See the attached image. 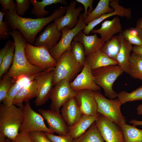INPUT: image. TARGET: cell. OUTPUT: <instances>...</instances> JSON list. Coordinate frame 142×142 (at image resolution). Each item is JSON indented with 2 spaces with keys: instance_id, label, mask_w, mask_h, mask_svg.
Instances as JSON below:
<instances>
[{
  "instance_id": "obj_44",
  "label": "cell",
  "mask_w": 142,
  "mask_h": 142,
  "mask_svg": "<svg viewBox=\"0 0 142 142\" xmlns=\"http://www.w3.org/2000/svg\"><path fill=\"white\" fill-rule=\"evenodd\" d=\"M12 142H34L29 133L20 131L14 139Z\"/></svg>"
},
{
  "instance_id": "obj_10",
  "label": "cell",
  "mask_w": 142,
  "mask_h": 142,
  "mask_svg": "<svg viewBox=\"0 0 142 142\" xmlns=\"http://www.w3.org/2000/svg\"><path fill=\"white\" fill-rule=\"evenodd\" d=\"M69 82L62 80L53 87L49 96L51 101L50 110L60 113V108L68 100L75 97L76 92L71 88Z\"/></svg>"
},
{
  "instance_id": "obj_23",
  "label": "cell",
  "mask_w": 142,
  "mask_h": 142,
  "mask_svg": "<svg viewBox=\"0 0 142 142\" xmlns=\"http://www.w3.org/2000/svg\"><path fill=\"white\" fill-rule=\"evenodd\" d=\"M85 62L92 70L107 66L118 65L116 60L110 58L101 50L86 56Z\"/></svg>"
},
{
  "instance_id": "obj_1",
  "label": "cell",
  "mask_w": 142,
  "mask_h": 142,
  "mask_svg": "<svg viewBox=\"0 0 142 142\" xmlns=\"http://www.w3.org/2000/svg\"><path fill=\"white\" fill-rule=\"evenodd\" d=\"M66 11V6H62L55 9L48 17L34 19L23 17L17 15L16 12L7 11L4 17L10 30H18L25 37L27 43L34 45L38 33L55 19L64 15Z\"/></svg>"
},
{
  "instance_id": "obj_16",
  "label": "cell",
  "mask_w": 142,
  "mask_h": 142,
  "mask_svg": "<svg viewBox=\"0 0 142 142\" xmlns=\"http://www.w3.org/2000/svg\"><path fill=\"white\" fill-rule=\"evenodd\" d=\"M38 111L47 121L49 128L54 133L62 136L68 135L69 127L59 113L41 109H39Z\"/></svg>"
},
{
  "instance_id": "obj_47",
  "label": "cell",
  "mask_w": 142,
  "mask_h": 142,
  "mask_svg": "<svg viewBox=\"0 0 142 142\" xmlns=\"http://www.w3.org/2000/svg\"><path fill=\"white\" fill-rule=\"evenodd\" d=\"M129 123L132 124L135 126L138 125L142 126V121L138 120L135 119H131L129 121Z\"/></svg>"
},
{
  "instance_id": "obj_31",
  "label": "cell",
  "mask_w": 142,
  "mask_h": 142,
  "mask_svg": "<svg viewBox=\"0 0 142 142\" xmlns=\"http://www.w3.org/2000/svg\"><path fill=\"white\" fill-rule=\"evenodd\" d=\"M123 133L124 142H142V130L126 123L120 126Z\"/></svg>"
},
{
  "instance_id": "obj_46",
  "label": "cell",
  "mask_w": 142,
  "mask_h": 142,
  "mask_svg": "<svg viewBox=\"0 0 142 142\" xmlns=\"http://www.w3.org/2000/svg\"><path fill=\"white\" fill-rule=\"evenodd\" d=\"M132 51L135 53L142 55V45H134L133 47Z\"/></svg>"
},
{
  "instance_id": "obj_40",
  "label": "cell",
  "mask_w": 142,
  "mask_h": 142,
  "mask_svg": "<svg viewBox=\"0 0 142 142\" xmlns=\"http://www.w3.org/2000/svg\"><path fill=\"white\" fill-rule=\"evenodd\" d=\"M44 133L52 142H73L74 139L69 135L65 136L56 135L53 134Z\"/></svg>"
},
{
  "instance_id": "obj_6",
  "label": "cell",
  "mask_w": 142,
  "mask_h": 142,
  "mask_svg": "<svg viewBox=\"0 0 142 142\" xmlns=\"http://www.w3.org/2000/svg\"><path fill=\"white\" fill-rule=\"evenodd\" d=\"M98 113L105 116L111 121L120 126L125 123V117L120 110L122 104L117 98L108 99L100 91H94Z\"/></svg>"
},
{
  "instance_id": "obj_27",
  "label": "cell",
  "mask_w": 142,
  "mask_h": 142,
  "mask_svg": "<svg viewBox=\"0 0 142 142\" xmlns=\"http://www.w3.org/2000/svg\"><path fill=\"white\" fill-rule=\"evenodd\" d=\"M29 1L33 6L31 11V13L37 18L45 17V16L49 13V11L44 9L47 6L59 3L65 5L67 4L66 0H43L40 1L29 0Z\"/></svg>"
},
{
  "instance_id": "obj_12",
  "label": "cell",
  "mask_w": 142,
  "mask_h": 142,
  "mask_svg": "<svg viewBox=\"0 0 142 142\" xmlns=\"http://www.w3.org/2000/svg\"><path fill=\"white\" fill-rule=\"evenodd\" d=\"M95 122L103 140L106 142H124L123 133L119 125L99 113Z\"/></svg>"
},
{
  "instance_id": "obj_30",
  "label": "cell",
  "mask_w": 142,
  "mask_h": 142,
  "mask_svg": "<svg viewBox=\"0 0 142 142\" xmlns=\"http://www.w3.org/2000/svg\"><path fill=\"white\" fill-rule=\"evenodd\" d=\"M95 123L94 122L83 134L73 142H104Z\"/></svg>"
},
{
  "instance_id": "obj_32",
  "label": "cell",
  "mask_w": 142,
  "mask_h": 142,
  "mask_svg": "<svg viewBox=\"0 0 142 142\" xmlns=\"http://www.w3.org/2000/svg\"><path fill=\"white\" fill-rule=\"evenodd\" d=\"M120 48L119 39L118 35H116L105 42L101 50L110 58L116 60Z\"/></svg>"
},
{
  "instance_id": "obj_4",
  "label": "cell",
  "mask_w": 142,
  "mask_h": 142,
  "mask_svg": "<svg viewBox=\"0 0 142 142\" xmlns=\"http://www.w3.org/2000/svg\"><path fill=\"white\" fill-rule=\"evenodd\" d=\"M124 72L118 65L107 66L92 70L96 83L103 89L105 96L111 99L117 97L118 93L113 89V86Z\"/></svg>"
},
{
  "instance_id": "obj_18",
  "label": "cell",
  "mask_w": 142,
  "mask_h": 142,
  "mask_svg": "<svg viewBox=\"0 0 142 142\" xmlns=\"http://www.w3.org/2000/svg\"><path fill=\"white\" fill-rule=\"evenodd\" d=\"M74 98L83 114L96 115L98 114L93 91L88 90L78 91Z\"/></svg>"
},
{
  "instance_id": "obj_8",
  "label": "cell",
  "mask_w": 142,
  "mask_h": 142,
  "mask_svg": "<svg viewBox=\"0 0 142 142\" xmlns=\"http://www.w3.org/2000/svg\"><path fill=\"white\" fill-rule=\"evenodd\" d=\"M83 13L80 14L76 26L73 29H62V34L60 40L50 51L53 58L57 62L61 56L65 52L71 49V44L74 37L79 32L84 30L86 24L83 22Z\"/></svg>"
},
{
  "instance_id": "obj_19",
  "label": "cell",
  "mask_w": 142,
  "mask_h": 142,
  "mask_svg": "<svg viewBox=\"0 0 142 142\" xmlns=\"http://www.w3.org/2000/svg\"><path fill=\"white\" fill-rule=\"evenodd\" d=\"M123 31L120 19L118 17L116 16L111 20L105 21L99 29H93L91 32L99 34L101 36L100 38L105 42L109 40L115 34Z\"/></svg>"
},
{
  "instance_id": "obj_25",
  "label": "cell",
  "mask_w": 142,
  "mask_h": 142,
  "mask_svg": "<svg viewBox=\"0 0 142 142\" xmlns=\"http://www.w3.org/2000/svg\"><path fill=\"white\" fill-rule=\"evenodd\" d=\"M37 95L36 82L34 79L19 90L14 98L12 104L18 107H23L24 102L30 101L31 99L36 97Z\"/></svg>"
},
{
  "instance_id": "obj_21",
  "label": "cell",
  "mask_w": 142,
  "mask_h": 142,
  "mask_svg": "<svg viewBox=\"0 0 142 142\" xmlns=\"http://www.w3.org/2000/svg\"><path fill=\"white\" fill-rule=\"evenodd\" d=\"M73 40L79 42L83 44L86 56L101 50L105 43L98 37L97 34L88 36L82 31L74 37Z\"/></svg>"
},
{
  "instance_id": "obj_2",
  "label": "cell",
  "mask_w": 142,
  "mask_h": 142,
  "mask_svg": "<svg viewBox=\"0 0 142 142\" xmlns=\"http://www.w3.org/2000/svg\"><path fill=\"white\" fill-rule=\"evenodd\" d=\"M9 34L13 37L15 45L14 60L9 69L2 78L11 77L15 81L20 76H32L44 71L31 65L28 62L25 52L27 41L22 33L15 29L10 31Z\"/></svg>"
},
{
  "instance_id": "obj_5",
  "label": "cell",
  "mask_w": 142,
  "mask_h": 142,
  "mask_svg": "<svg viewBox=\"0 0 142 142\" xmlns=\"http://www.w3.org/2000/svg\"><path fill=\"white\" fill-rule=\"evenodd\" d=\"M83 68L74 58L71 49L67 51L57 62L53 72V86L63 80L71 82Z\"/></svg>"
},
{
  "instance_id": "obj_11",
  "label": "cell",
  "mask_w": 142,
  "mask_h": 142,
  "mask_svg": "<svg viewBox=\"0 0 142 142\" xmlns=\"http://www.w3.org/2000/svg\"><path fill=\"white\" fill-rule=\"evenodd\" d=\"M54 68L42 72L35 77L37 95L34 103L37 106L42 105L49 99V96L53 88Z\"/></svg>"
},
{
  "instance_id": "obj_22",
  "label": "cell",
  "mask_w": 142,
  "mask_h": 142,
  "mask_svg": "<svg viewBox=\"0 0 142 142\" xmlns=\"http://www.w3.org/2000/svg\"><path fill=\"white\" fill-rule=\"evenodd\" d=\"M120 43V48L116 58L118 65L123 71L129 73V59L133 47L125 38L122 32L118 35Z\"/></svg>"
},
{
  "instance_id": "obj_37",
  "label": "cell",
  "mask_w": 142,
  "mask_h": 142,
  "mask_svg": "<svg viewBox=\"0 0 142 142\" xmlns=\"http://www.w3.org/2000/svg\"><path fill=\"white\" fill-rule=\"evenodd\" d=\"M5 13L0 12V39H7L9 37L11 30L7 22L3 21Z\"/></svg>"
},
{
  "instance_id": "obj_52",
  "label": "cell",
  "mask_w": 142,
  "mask_h": 142,
  "mask_svg": "<svg viewBox=\"0 0 142 142\" xmlns=\"http://www.w3.org/2000/svg\"><path fill=\"white\" fill-rule=\"evenodd\" d=\"M6 142H12L11 140L8 138H7Z\"/></svg>"
},
{
  "instance_id": "obj_39",
  "label": "cell",
  "mask_w": 142,
  "mask_h": 142,
  "mask_svg": "<svg viewBox=\"0 0 142 142\" xmlns=\"http://www.w3.org/2000/svg\"><path fill=\"white\" fill-rule=\"evenodd\" d=\"M122 33L126 39L132 45H142V41L140 38L132 34L129 29H125Z\"/></svg>"
},
{
  "instance_id": "obj_50",
  "label": "cell",
  "mask_w": 142,
  "mask_h": 142,
  "mask_svg": "<svg viewBox=\"0 0 142 142\" xmlns=\"http://www.w3.org/2000/svg\"><path fill=\"white\" fill-rule=\"evenodd\" d=\"M136 110L138 115H140L142 114V104L139 105L137 106Z\"/></svg>"
},
{
  "instance_id": "obj_14",
  "label": "cell",
  "mask_w": 142,
  "mask_h": 142,
  "mask_svg": "<svg viewBox=\"0 0 142 142\" xmlns=\"http://www.w3.org/2000/svg\"><path fill=\"white\" fill-rule=\"evenodd\" d=\"M76 4L75 0L71 1L66 6L65 14L54 20V22L59 31H61L63 29H72L77 25L78 18L83 8L81 6L76 8Z\"/></svg>"
},
{
  "instance_id": "obj_7",
  "label": "cell",
  "mask_w": 142,
  "mask_h": 142,
  "mask_svg": "<svg viewBox=\"0 0 142 142\" xmlns=\"http://www.w3.org/2000/svg\"><path fill=\"white\" fill-rule=\"evenodd\" d=\"M25 52L29 63L43 71L54 68L56 66L57 62L52 57L49 50L44 47H36L27 42Z\"/></svg>"
},
{
  "instance_id": "obj_42",
  "label": "cell",
  "mask_w": 142,
  "mask_h": 142,
  "mask_svg": "<svg viewBox=\"0 0 142 142\" xmlns=\"http://www.w3.org/2000/svg\"><path fill=\"white\" fill-rule=\"evenodd\" d=\"M29 134L34 142H52L44 132H32L29 133Z\"/></svg>"
},
{
  "instance_id": "obj_9",
  "label": "cell",
  "mask_w": 142,
  "mask_h": 142,
  "mask_svg": "<svg viewBox=\"0 0 142 142\" xmlns=\"http://www.w3.org/2000/svg\"><path fill=\"white\" fill-rule=\"evenodd\" d=\"M28 133L42 131L53 134L45 125L44 119L40 114L34 111L31 107L30 101L26 102L24 106V119L19 130Z\"/></svg>"
},
{
  "instance_id": "obj_43",
  "label": "cell",
  "mask_w": 142,
  "mask_h": 142,
  "mask_svg": "<svg viewBox=\"0 0 142 142\" xmlns=\"http://www.w3.org/2000/svg\"><path fill=\"white\" fill-rule=\"evenodd\" d=\"M78 3L82 4L84 7V12L83 13V19L87 17L88 13L93 11V0H75Z\"/></svg>"
},
{
  "instance_id": "obj_20",
  "label": "cell",
  "mask_w": 142,
  "mask_h": 142,
  "mask_svg": "<svg viewBox=\"0 0 142 142\" xmlns=\"http://www.w3.org/2000/svg\"><path fill=\"white\" fill-rule=\"evenodd\" d=\"M62 106L61 114L69 127L74 125L83 115L74 97L68 100Z\"/></svg>"
},
{
  "instance_id": "obj_24",
  "label": "cell",
  "mask_w": 142,
  "mask_h": 142,
  "mask_svg": "<svg viewBox=\"0 0 142 142\" xmlns=\"http://www.w3.org/2000/svg\"><path fill=\"white\" fill-rule=\"evenodd\" d=\"M99 113L96 115H83L79 120L72 126L69 127L68 135L74 139L77 138L88 129L97 120Z\"/></svg>"
},
{
  "instance_id": "obj_38",
  "label": "cell",
  "mask_w": 142,
  "mask_h": 142,
  "mask_svg": "<svg viewBox=\"0 0 142 142\" xmlns=\"http://www.w3.org/2000/svg\"><path fill=\"white\" fill-rule=\"evenodd\" d=\"M16 14L20 16L24 15L30 8L31 4L29 0H16Z\"/></svg>"
},
{
  "instance_id": "obj_28",
  "label": "cell",
  "mask_w": 142,
  "mask_h": 142,
  "mask_svg": "<svg viewBox=\"0 0 142 142\" xmlns=\"http://www.w3.org/2000/svg\"><path fill=\"white\" fill-rule=\"evenodd\" d=\"M110 0H100L95 8L90 13H88L83 22L88 24L102 15L113 12L114 9L110 6Z\"/></svg>"
},
{
  "instance_id": "obj_3",
  "label": "cell",
  "mask_w": 142,
  "mask_h": 142,
  "mask_svg": "<svg viewBox=\"0 0 142 142\" xmlns=\"http://www.w3.org/2000/svg\"><path fill=\"white\" fill-rule=\"evenodd\" d=\"M24 107L0 105V132L11 140L18 135L24 119Z\"/></svg>"
},
{
  "instance_id": "obj_45",
  "label": "cell",
  "mask_w": 142,
  "mask_h": 142,
  "mask_svg": "<svg viewBox=\"0 0 142 142\" xmlns=\"http://www.w3.org/2000/svg\"><path fill=\"white\" fill-rule=\"evenodd\" d=\"M12 41L8 40L3 47L0 50V64L1 63L3 58L11 44Z\"/></svg>"
},
{
  "instance_id": "obj_15",
  "label": "cell",
  "mask_w": 142,
  "mask_h": 142,
  "mask_svg": "<svg viewBox=\"0 0 142 142\" xmlns=\"http://www.w3.org/2000/svg\"><path fill=\"white\" fill-rule=\"evenodd\" d=\"M62 34L54 22L48 24L36 38L34 45L44 47L50 52L59 41Z\"/></svg>"
},
{
  "instance_id": "obj_41",
  "label": "cell",
  "mask_w": 142,
  "mask_h": 142,
  "mask_svg": "<svg viewBox=\"0 0 142 142\" xmlns=\"http://www.w3.org/2000/svg\"><path fill=\"white\" fill-rule=\"evenodd\" d=\"M0 3L2 6V12L5 13L9 11L16 12V4L13 0H0Z\"/></svg>"
},
{
  "instance_id": "obj_13",
  "label": "cell",
  "mask_w": 142,
  "mask_h": 142,
  "mask_svg": "<svg viewBox=\"0 0 142 142\" xmlns=\"http://www.w3.org/2000/svg\"><path fill=\"white\" fill-rule=\"evenodd\" d=\"M71 89L75 92L88 90L93 91H100L101 87L95 83L92 70L86 62L81 72L69 83Z\"/></svg>"
},
{
  "instance_id": "obj_34",
  "label": "cell",
  "mask_w": 142,
  "mask_h": 142,
  "mask_svg": "<svg viewBox=\"0 0 142 142\" xmlns=\"http://www.w3.org/2000/svg\"><path fill=\"white\" fill-rule=\"evenodd\" d=\"M117 98L122 105L128 102L142 100V85L130 93L125 90L120 92Z\"/></svg>"
},
{
  "instance_id": "obj_51",
  "label": "cell",
  "mask_w": 142,
  "mask_h": 142,
  "mask_svg": "<svg viewBox=\"0 0 142 142\" xmlns=\"http://www.w3.org/2000/svg\"><path fill=\"white\" fill-rule=\"evenodd\" d=\"M138 32V36L141 39L142 41V31L135 27Z\"/></svg>"
},
{
  "instance_id": "obj_49",
  "label": "cell",
  "mask_w": 142,
  "mask_h": 142,
  "mask_svg": "<svg viewBox=\"0 0 142 142\" xmlns=\"http://www.w3.org/2000/svg\"><path fill=\"white\" fill-rule=\"evenodd\" d=\"M7 138L3 133L0 132V142H6Z\"/></svg>"
},
{
  "instance_id": "obj_33",
  "label": "cell",
  "mask_w": 142,
  "mask_h": 142,
  "mask_svg": "<svg viewBox=\"0 0 142 142\" xmlns=\"http://www.w3.org/2000/svg\"><path fill=\"white\" fill-rule=\"evenodd\" d=\"M15 45L14 41L12 42L4 55L0 64V79L8 72L13 63Z\"/></svg>"
},
{
  "instance_id": "obj_29",
  "label": "cell",
  "mask_w": 142,
  "mask_h": 142,
  "mask_svg": "<svg viewBox=\"0 0 142 142\" xmlns=\"http://www.w3.org/2000/svg\"><path fill=\"white\" fill-rule=\"evenodd\" d=\"M128 74L134 78L142 81V55L131 52L129 59Z\"/></svg>"
},
{
  "instance_id": "obj_35",
  "label": "cell",
  "mask_w": 142,
  "mask_h": 142,
  "mask_svg": "<svg viewBox=\"0 0 142 142\" xmlns=\"http://www.w3.org/2000/svg\"><path fill=\"white\" fill-rule=\"evenodd\" d=\"M71 49L75 60L83 68L86 59L84 46L80 42L73 40L71 43Z\"/></svg>"
},
{
  "instance_id": "obj_36",
  "label": "cell",
  "mask_w": 142,
  "mask_h": 142,
  "mask_svg": "<svg viewBox=\"0 0 142 142\" xmlns=\"http://www.w3.org/2000/svg\"><path fill=\"white\" fill-rule=\"evenodd\" d=\"M0 79V102H2L6 97L12 84L14 82L11 77H5Z\"/></svg>"
},
{
  "instance_id": "obj_26",
  "label": "cell",
  "mask_w": 142,
  "mask_h": 142,
  "mask_svg": "<svg viewBox=\"0 0 142 142\" xmlns=\"http://www.w3.org/2000/svg\"><path fill=\"white\" fill-rule=\"evenodd\" d=\"M38 74L30 76H22L18 77L12 84L6 97L2 101L3 104L7 106L12 104L13 100L19 90L34 79L35 77Z\"/></svg>"
},
{
  "instance_id": "obj_48",
  "label": "cell",
  "mask_w": 142,
  "mask_h": 142,
  "mask_svg": "<svg viewBox=\"0 0 142 142\" xmlns=\"http://www.w3.org/2000/svg\"><path fill=\"white\" fill-rule=\"evenodd\" d=\"M136 27L142 31V17L137 21Z\"/></svg>"
},
{
  "instance_id": "obj_17",
  "label": "cell",
  "mask_w": 142,
  "mask_h": 142,
  "mask_svg": "<svg viewBox=\"0 0 142 142\" xmlns=\"http://www.w3.org/2000/svg\"><path fill=\"white\" fill-rule=\"evenodd\" d=\"M110 6L114 9L113 12L104 14L89 23L85 27L83 32L86 35H89L96 26L106 19L114 16H118L128 19L131 18L132 15L131 9L129 8H125L120 5L119 0H110Z\"/></svg>"
}]
</instances>
